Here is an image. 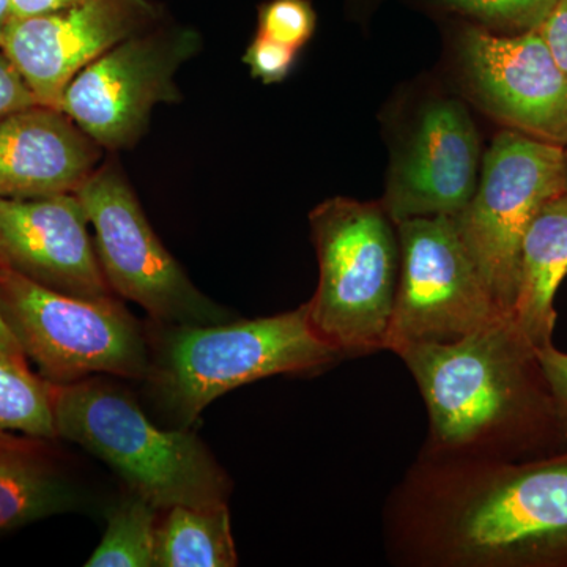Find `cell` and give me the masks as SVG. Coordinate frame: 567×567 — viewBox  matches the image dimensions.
I'll return each instance as SVG.
<instances>
[{
  "label": "cell",
  "instance_id": "cell-15",
  "mask_svg": "<svg viewBox=\"0 0 567 567\" xmlns=\"http://www.w3.org/2000/svg\"><path fill=\"white\" fill-rule=\"evenodd\" d=\"M104 148L59 107L33 104L0 121V197L39 199L76 193Z\"/></svg>",
  "mask_w": 567,
  "mask_h": 567
},
{
  "label": "cell",
  "instance_id": "cell-20",
  "mask_svg": "<svg viewBox=\"0 0 567 567\" xmlns=\"http://www.w3.org/2000/svg\"><path fill=\"white\" fill-rule=\"evenodd\" d=\"M52 391L54 385L33 374L24 357L0 350V432L58 440Z\"/></svg>",
  "mask_w": 567,
  "mask_h": 567
},
{
  "label": "cell",
  "instance_id": "cell-3",
  "mask_svg": "<svg viewBox=\"0 0 567 567\" xmlns=\"http://www.w3.org/2000/svg\"><path fill=\"white\" fill-rule=\"evenodd\" d=\"M122 380V379H118ZM117 377L54 385L58 439L84 447L156 509L227 505L233 481L189 429L159 427Z\"/></svg>",
  "mask_w": 567,
  "mask_h": 567
},
{
  "label": "cell",
  "instance_id": "cell-8",
  "mask_svg": "<svg viewBox=\"0 0 567 567\" xmlns=\"http://www.w3.org/2000/svg\"><path fill=\"white\" fill-rule=\"evenodd\" d=\"M76 194L114 295L140 305L153 322H229L230 312L200 292L164 248L117 158L103 159Z\"/></svg>",
  "mask_w": 567,
  "mask_h": 567
},
{
  "label": "cell",
  "instance_id": "cell-11",
  "mask_svg": "<svg viewBox=\"0 0 567 567\" xmlns=\"http://www.w3.org/2000/svg\"><path fill=\"white\" fill-rule=\"evenodd\" d=\"M466 95L506 130L567 145V74L539 29L495 33L468 24L457 40Z\"/></svg>",
  "mask_w": 567,
  "mask_h": 567
},
{
  "label": "cell",
  "instance_id": "cell-22",
  "mask_svg": "<svg viewBox=\"0 0 567 567\" xmlns=\"http://www.w3.org/2000/svg\"><path fill=\"white\" fill-rule=\"evenodd\" d=\"M317 13L311 0H268L257 11V33L300 51L315 35Z\"/></svg>",
  "mask_w": 567,
  "mask_h": 567
},
{
  "label": "cell",
  "instance_id": "cell-21",
  "mask_svg": "<svg viewBox=\"0 0 567 567\" xmlns=\"http://www.w3.org/2000/svg\"><path fill=\"white\" fill-rule=\"evenodd\" d=\"M458 14L470 24L495 33L514 35L539 28L557 0H431Z\"/></svg>",
  "mask_w": 567,
  "mask_h": 567
},
{
  "label": "cell",
  "instance_id": "cell-12",
  "mask_svg": "<svg viewBox=\"0 0 567 567\" xmlns=\"http://www.w3.org/2000/svg\"><path fill=\"white\" fill-rule=\"evenodd\" d=\"M481 164L480 134L464 103L427 100L395 145L382 205L395 223L453 218L475 194Z\"/></svg>",
  "mask_w": 567,
  "mask_h": 567
},
{
  "label": "cell",
  "instance_id": "cell-1",
  "mask_svg": "<svg viewBox=\"0 0 567 567\" xmlns=\"http://www.w3.org/2000/svg\"><path fill=\"white\" fill-rule=\"evenodd\" d=\"M395 353L420 386L436 446L520 457L567 445L536 347L513 315L456 341L417 342Z\"/></svg>",
  "mask_w": 567,
  "mask_h": 567
},
{
  "label": "cell",
  "instance_id": "cell-4",
  "mask_svg": "<svg viewBox=\"0 0 567 567\" xmlns=\"http://www.w3.org/2000/svg\"><path fill=\"white\" fill-rule=\"evenodd\" d=\"M320 278L308 301L316 333L344 354L385 349L401 244L382 203L331 197L309 215Z\"/></svg>",
  "mask_w": 567,
  "mask_h": 567
},
{
  "label": "cell",
  "instance_id": "cell-17",
  "mask_svg": "<svg viewBox=\"0 0 567 567\" xmlns=\"http://www.w3.org/2000/svg\"><path fill=\"white\" fill-rule=\"evenodd\" d=\"M567 276V188L536 213L524 235L513 316L533 346L551 344L555 297Z\"/></svg>",
  "mask_w": 567,
  "mask_h": 567
},
{
  "label": "cell",
  "instance_id": "cell-18",
  "mask_svg": "<svg viewBox=\"0 0 567 567\" xmlns=\"http://www.w3.org/2000/svg\"><path fill=\"white\" fill-rule=\"evenodd\" d=\"M237 565L229 506H173L159 513L153 567Z\"/></svg>",
  "mask_w": 567,
  "mask_h": 567
},
{
  "label": "cell",
  "instance_id": "cell-6",
  "mask_svg": "<svg viewBox=\"0 0 567 567\" xmlns=\"http://www.w3.org/2000/svg\"><path fill=\"white\" fill-rule=\"evenodd\" d=\"M0 319L52 385L92 375L142 382L147 375V328L115 295L69 297L0 264Z\"/></svg>",
  "mask_w": 567,
  "mask_h": 567
},
{
  "label": "cell",
  "instance_id": "cell-23",
  "mask_svg": "<svg viewBox=\"0 0 567 567\" xmlns=\"http://www.w3.org/2000/svg\"><path fill=\"white\" fill-rule=\"evenodd\" d=\"M297 58L298 51L257 33L246 48L244 62L256 80L278 84L292 73Z\"/></svg>",
  "mask_w": 567,
  "mask_h": 567
},
{
  "label": "cell",
  "instance_id": "cell-27",
  "mask_svg": "<svg viewBox=\"0 0 567 567\" xmlns=\"http://www.w3.org/2000/svg\"><path fill=\"white\" fill-rule=\"evenodd\" d=\"M80 2L84 0H11V7H13L14 18H25L65 9Z\"/></svg>",
  "mask_w": 567,
  "mask_h": 567
},
{
  "label": "cell",
  "instance_id": "cell-25",
  "mask_svg": "<svg viewBox=\"0 0 567 567\" xmlns=\"http://www.w3.org/2000/svg\"><path fill=\"white\" fill-rule=\"evenodd\" d=\"M33 104L40 103L22 80L20 71L11 63L9 55L0 48V121Z\"/></svg>",
  "mask_w": 567,
  "mask_h": 567
},
{
  "label": "cell",
  "instance_id": "cell-10",
  "mask_svg": "<svg viewBox=\"0 0 567 567\" xmlns=\"http://www.w3.org/2000/svg\"><path fill=\"white\" fill-rule=\"evenodd\" d=\"M395 224L401 274L385 349L456 341L509 315L495 303L450 216Z\"/></svg>",
  "mask_w": 567,
  "mask_h": 567
},
{
  "label": "cell",
  "instance_id": "cell-7",
  "mask_svg": "<svg viewBox=\"0 0 567 567\" xmlns=\"http://www.w3.org/2000/svg\"><path fill=\"white\" fill-rule=\"evenodd\" d=\"M566 188L563 145L505 130L484 153L476 192L451 219L502 311L513 315L522 240L529 223Z\"/></svg>",
  "mask_w": 567,
  "mask_h": 567
},
{
  "label": "cell",
  "instance_id": "cell-13",
  "mask_svg": "<svg viewBox=\"0 0 567 567\" xmlns=\"http://www.w3.org/2000/svg\"><path fill=\"white\" fill-rule=\"evenodd\" d=\"M164 18L155 0H84L50 13L14 18L0 48L37 102L61 110L63 92L81 70Z\"/></svg>",
  "mask_w": 567,
  "mask_h": 567
},
{
  "label": "cell",
  "instance_id": "cell-29",
  "mask_svg": "<svg viewBox=\"0 0 567 567\" xmlns=\"http://www.w3.org/2000/svg\"><path fill=\"white\" fill-rule=\"evenodd\" d=\"M14 20L13 7L11 0H0V44L6 37L7 29L10 28L11 21Z\"/></svg>",
  "mask_w": 567,
  "mask_h": 567
},
{
  "label": "cell",
  "instance_id": "cell-2",
  "mask_svg": "<svg viewBox=\"0 0 567 567\" xmlns=\"http://www.w3.org/2000/svg\"><path fill=\"white\" fill-rule=\"evenodd\" d=\"M148 369L141 383L167 427L189 429L223 394L265 377L327 368L344 353L324 342L309 305L274 317L216 324L148 320Z\"/></svg>",
  "mask_w": 567,
  "mask_h": 567
},
{
  "label": "cell",
  "instance_id": "cell-28",
  "mask_svg": "<svg viewBox=\"0 0 567 567\" xmlns=\"http://www.w3.org/2000/svg\"><path fill=\"white\" fill-rule=\"evenodd\" d=\"M0 350L11 354H18V357H24L20 347L14 342L13 336L10 334V331L7 330L6 324H3L2 319H0Z\"/></svg>",
  "mask_w": 567,
  "mask_h": 567
},
{
  "label": "cell",
  "instance_id": "cell-19",
  "mask_svg": "<svg viewBox=\"0 0 567 567\" xmlns=\"http://www.w3.org/2000/svg\"><path fill=\"white\" fill-rule=\"evenodd\" d=\"M159 513L148 499L123 486L107 511V528L102 543L85 566L153 567Z\"/></svg>",
  "mask_w": 567,
  "mask_h": 567
},
{
  "label": "cell",
  "instance_id": "cell-24",
  "mask_svg": "<svg viewBox=\"0 0 567 567\" xmlns=\"http://www.w3.org/2000/svg\"><path fill=\"white\" fill-rule=\"evenodd\" d=\"M537 361L546 377L548 391L557 412L559 429L567 442V353L559 352L554 344L537 347Z\"/></svg>",
  "mask_w": 567,
  "mask_h": 567
},
{
  "label": "cell",
  "instance_id": "cell-14",
  "mask_svg": "<svg viewBox=\"0 0 567 567\" xmlns=\"http://www.w3.org/2000/svg\"><path fill=\"white\" fill-rule=\"evenodd\" d=\"M89 226L76 193L39 199L0 197V264L69 297H112Z\"/></svg>",
  "mask_w": 567,
  "mask_h": 567
},
{
  "label": "cell",
  "instance_id": "cell-26",
  "mask_svg": "<svg viewBox=\"0 0 567 567\" xmlns=\"http://www.w3.org/2000/svg\"><path fill=\"white\" fill-rule=\"evenodd\" d=\"M537 29L546 40L555 61L567 74V0H557L554 9Z\"/></svg>",
  "mask_w": 567,
  "mask_h": 567
},
{
  "label": "cell",
  "instance_id": "cell-16",
  "mask_svg": "<svg viewBox=\"0 0 567 567\" xmlns=\"http://www.w3.org/2000/svg\"><path fill=\"white\" fill-rule=\"evenodd\" d=\"M87 494L54 439L0 432V535L80 509Z\"/></svg>",
  "mask_w": 567,
  "mask_h": 567
},
{
  "label": "cell",
  "instance_id": "cell-9",
  "mask_svg": "<svg viewBox=\"0 0 567 567\" xmlns=\"http://www.w3.org/2000/svg\"><path fill=\"white\" fill-rule=\"evenodd\" d=\"M200 48L197 29L164 18L81 70L66 85L61 110L104 151L133 147L158 104L181 102L175 76Z\"/></svg>",
  "mask_w": 567,
  "mask_h": 567
},
{
  "label": "cell",
  "instance_id": "cell-30",
  "mask_svg": "<svg viewBox=\"0 0 567 567\" xmlns=\"http://www.w3.org/2000/svg\"><path fill=\"white\" fill-rule=\"evenodd\" d=\"M565 151H566V159H567V145H566V147H565Z\"/></svg>",
  "mask_w": 567,
  "mask_h": 567
},
{
  "label": "cell",
  "instance_id": "cell-5",
  "mask_svg": "<svg viewBox=\"0 0 567 567\" xmlns=\"http://www.w3.org/2000/svg\"><path fill=\"white\" fill-rule=\"evenodd\" d=\"M453 561L475 566H567V450L495 462L443 517Z\"/></svg>",
  "mask_w": 567,
  "mask_h": 567
}]
</instances>
